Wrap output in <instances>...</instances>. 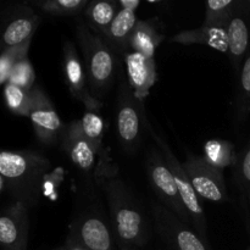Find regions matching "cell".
Masks as SVG:
<instances>
[{
  "mask_svg": "<svg viewBox=\"0 0 250 250\" xmlns=\"http://www.w3.org/2000/svg\"><path fill=\"white\" fill-rule=\"evenodd\" d=\"M125 62L129 87L134 97L141 103H144L156 82L155 59L136 51H129L125 56Z\"/></svg>",
  "mask_w": 250,
  "mask_h": 250,
  "instance_id": "12",
  "label": "cell"
},
{
  "mask_svg": "<svg viewBox=\"0 0 250 250\" xmlns=\"http://www.w3.org/2000/svg\"><path fill=\"white\" fill-rule=\"evenodd\" d=\"M76 37L82 51L88 85L93 97L99 100L114 81L116 59L104 39L93 33L84 22L76 27Z\"/></svg>",
  "mask_w": 250,
  "mask_h": 250,
  "instance_id": "2",
  "label": "cell"
},
{
  "mask_svg": "<svg viewBox=\"0 0 250 250\" xmlns=\"http://www.w3.org/2000/svg\"><path fill=\"white\" fill-rule=\"evenodd\" d=\"M243 5L247 7V10H248V11L250 12V0H248V1H246V2H243Z\"/></svg>",
  "mask_w": 250,
  "mask_h": 250,
  "instance_id": "33",
  "label": "cell"
},
{
  "mask_svg": "<svg viewBox=\"0 0 250 250\" xmlns=\"http://www.w3.org/2000/svg\"><path fill=\"white\" fill-rule=\"evenodd\" d=\"M143 115V103L134 97L128 82H122L117 102L116 129L125 150L133 151L138 146Z\"/></svg>",
  "mask_w": 250,
  "mask_h": 250,
  "instance_id": "9",
  "label": "cell"
},
{
  "mask_svg": "<svg viewBox=\"0 0 250 250\" xmlns=\"http://www.w3.org/2000/svg\"><path fill=\"white\" fill-rule=\"evenodd\" d=\"M28 216L23 203H19L0 216V246L7 250H26Z\"/></svg>",
  "mask_w": 250,
  "mask_h": 250,
  "instance_id": "14",
  "label": "cell"
},
{
  "mask_svg": "<svg viewBox=\"0 0 250 250\" xmlns=\"http://www.w3.org/2000/svg\"><path fill=\"white\" fill-rule=\"evenodd\" d=\"M29 43H31V41L26 42V43L21 44L19 46H15V48L7 49L6 51H4L0 55V85L9 82L12 67H14V65L19 59L27 55Z\"/></svg>",
  "mask_w": 250,
  "mask_h": 250,
  "instance_id": "27",
  "label": "cell"
},
{
  "mask_svg": "<svg viewBox=\"0 0 250 250\" xmlns=\"http://www.w3.org/2000/svg\"><path fill=\"white\" fill-rule=\"evenodd\" d=\"M34 80H36V73H34L33 66L29 62L27 55H24L19 59L14 65L7 83H12V84L19 85V87L31 92L34 88Z\"/></svg>",
  "mask_w": 250,
  "mask_h": 250,
  "instance_id": "26",
  "label": "cell"
},
{
  "mask_svg": "<svg viewBox=\"0 0 250 250\" xmlns=\"http://www.w3.org/2000/svg\"><path fill=\"white\" fill-rule=\"evenodd\" d=\"M65 249H66V248H65Z\"/></svg>",
  "mask_w": 250,
  "mask_h": 250,
  "instance_id": "36",
  "label": "cell"
},
{
  "mask_svg": "<svg viewBox=\"0 0 250 250\" xmlns=\"http://www.w3.org/2000/svg\"><path fill=\"white\" fill-rule=\"evenodd\" d=\"M56 250H66L65 248H60V249H56Z\"/></svg>",
  "mask_w": 250,
  "mask_h": 250,
  "instance_id": "34",
  "label": "cell"
},
{
  "mask_svg": "<svg viewBox=\"0 0 250 250\" xmlns=\"http://www.w3.org/2000/svg\"><path fill=\"white\" fill-rule=\"evenodd\" d=\"M238 2L233 0H210L205 4V16L203 26L226 28L229 20L236 14Z\"/></svg>",
  "mask_w": 250,
  "mask_h": 250,
  "instance_id": "21",
  "label": "cell"
},
{
  "mask_svg": "<svg viewBox=\"0 0 250 250\" xmlns=\"http://www.w3.org/2000/svg\"><path fill=\"white\" fill-rule=\"evenodd\" d=\"M241 90L243 93V98H250V55L246 59L242 67Z\"/></svg>",
  "mask_w": 250,
  "mask_h": 250,
  "instance_id": "29",
  "label": "cell"
},
{
  "mask_svg": "<svg viewBox=\"0 0 250 250\" xmlns=\"http://www.w3.org/2000/svg\"><path fill=\"white\" fill-rule=\"evenodd\" d=\"M63 72H65L66 84L72 97L80 100L87 107L88 111L100 109L102 103L93 97L90 92L87 75L83 70L77 49L72 42H65L63 45Z\"/></svg>",
  "mask_w": 250,
  "mask_h": 250,
  "instance_id": "11",
  "label": "cell"
},
{
  "mask_svg": "<svg viewBox=\"0 0 250 250\" xmlns=\"http://www.w3.org/2000/svg\"><path fill=\"white\" fill-rule=\"evenodd\" d=\"M116 1L109 0H94L88 2L83 15L87 21V26L90 29L99 32L103 36H106L112 21L116 17L120 9Z\"/></svg>",
  "mask_w": 250,
  "mask_h": 250,
  "instance_id": "17",
  "label": "cell"
},
{
  "mask_svg": "<svg viewBox=\"0 0 250 250\" xmlns=\"http://www.w3.org/2000/svg\"><path fill=\"white\" fill-rule=\"evenodd\" d=\"M239 177H241L242 187L246 193V197L248 198L250 203V146L242 158L241 166H239Z\"/></svg>",
  "mask_w": 250,
  "mask_h": 250,
  "instance_id": "28",
  "label": "cell"
},
{
  "mask_svg": "<svg viewBox=\"0 0 250 250\" xmlns=\"http://www.w3.org/2000/svg\"><path fill=\"white\" fill-rule=\"evenodd\" d=\"M171 42L183 45L203 44L221 53H227V33L226 28L220 27L202 26L195 29L182 31L171 38Z\"/></svg>",
  "mask_w": 250,
  "mask_h": 250,
  "instance_id": "15",
  "label": "cell"
},
{
  "mask_svg": "<svg viewBox=\"0 0 250 250\" xmlns=\"http://www.w3.org/2000/svg\"><path fill=\"white\" fill-rule=\"evenodd\" d=\"M137 22L138 19L136 16V11L120 9L105 37L120 50L129 49V38Z\"/></svg>",
  "mask_w": 250,
  "mask_h": 250,
  "instance_id": "20",
  "label": "cell"
},
{
  "mask_svg": "<svg viewBox=\"0 0 250 250\" xmlns=\"http://www.w3.org/2000/svg\"><path fill=\"white\" fill-rule=\"evenodd\" d=\"M50 166V161L39 154L0 151V175L16 185L27 200L39 194Z\"/></svg>",
  "mask_w": 250,
  "mask_h": 250,
  "instance_id": "3",
  "label": "cell"
},
{
  "mask_svg": "<svg viewBox=\"0 0 250 250\" xmlns=\"http://www.w3.org/2000/svg\"><path fill=\"white\" fill-rule=\"evenodd\" d=\"M82 133L98 148L103 146V134H104V122L102 117L94 111H87L81 120H77Z\"/></svg>",
  "mask_w": 250,
  "mask_h": 250,
  "instance_id": "25",
  "label": "cell"
},
{
  "mask_svg": "<svg viewBox=\"0 0 250 250\" xmlns=\"http://www.w3.org/2000/svg\"><path fill=\"white\" fill-rule=\"evenodd\" d=\"M63 151L67 154L73 165L85 173L94 172L103 183L110 177H115L116 168L110 165V159L105 148H98L81 131L78 121H73L65 127L60 139Z\"/></svg>",
  "mask_w": 250,
  "mask_h": 250,
  "instance_id": "4",
  "label": "cell"
},
{
  "mask_svg": "<svg viewBox=\"0 0 250 250\" xmlns=\"http://www.w3.org/2000/svg\"><path fill=\"white\" fill-rule=\"evenodd\" d=\"M248 250H250V249H248Z\"/></svg>",
  "mask_w": 250,
  "mask_h": 250,
  "instance_id": "35",
  "label": "cell"
},
{
  "mask_svg": "<svg viewBox=\"0 0 250 250\" xmlns=\"http://www.w3.org/2000/svg\"><path fill=\"white\" fill-rule=\"evenodd\" d=\"M66 250H85V249H83L82 247H80V246H77V244L70 242V247H68V248Z\"/></svg>",
  "mask_w": 250,
  "mask_h": 250,
  "instance_id": "31",
  "label": "cell"
},
{
  "mask_svg": "<svg viewBox=\"0 0 250 250\" xmlns=\"http://www.w3.org/2000/svg\"><path fill=\"white\" fill-rule=\"evenodd\" d=\"M2 187H4V177L0 175V192L2 190Z\"/></svg>",
  "mask_w": 250,
  "mask_h": 250,
  "instance_id": "32",
  "label": "cell"
},
{
  "mask_svg": "<svg viewBox=\"0 0 250 250\" xmlns=\"http://www.w3.org/2000/svg\"><path fill=\"white\" fill-rule=\"evenodd\" d=\"M70 242L85 250H111V233L98 215H87L72 227Z\"/></svg>",
  "mask_w": 250,
  "mask_h": 250,
  "instance_id": "13",
  "label": "cell"
},
{
  "mask_svg": "<svg viewBox=\"0 0 250 250\" xmlns=\"http://www.w3.org/2000/svg\"><path fill=\"white\" fill-rule=\"evenodd\" d=\"M165 37L158 31L153 21L138 20L129 38V49L148 58H155V51Z\"/></svg>",
  "mask_w": 250,
  "mask_h": 250,
  "instance_id": "16",
  "label": "cell"
},
{
  "mask_svg": "<svg viewBox=\"0 0 250 250\" xmlns=\"http://www.w3.org/2000/svg\"><path fill=\"white\" fill-rule=\"evenodd\" d=\"M31 97L32 104L28 117L37 137L44 144L56 143L61 139L65 126L55 106L42 88L34 87L31 90Z\"/></svg>",
  "mask_w": 250,
  "mask_h": 250,
  "instance_id": "10",
  "label": "cell"
},
{
  "mask_svg": "<svg viewBox=\"0 0 250 250\" xmlns=\"http://www.w3.org/2000/svg\"><path fill=\"white\" fill-rule=\"evenodd\" d=\"M146 172L154 192L160 199L161 204L176 215L185 224L192 226L189 215L181 198L175 178L168 168L167 163L163 154L156 150H151L146 159Z\"/></svg>",
  "mask_w": 250,
  "mask_h": 250,
  "instance_id": "6",
  "label": "cell"
},
{
  "mask_svg": "<svg viewBox=\"0 0 250 250\" xmlns=\"http://www.w3.org/2000/svg\"><path fill=\"white\" fill-rule=\"evenodd\" d=\"M103 188L120 241L125 246H143L148 239V227L128 188L116 177L107 178Z\"/></svg>",
  "mask_w": 250,
  "mask_h": 250,
  "instance_id": "1",
  "label": "cell"
},
{
  "mask_svg": "<svg viewBox=\"0 0 250 250\" xmlns=\"http://www.w3.org/2000/svg\"><path fill=\"white\" fill-rule=\"evenodd\" d=\"M4 95L7 106L12 112L28 117L32 104V97L29 90L23 89L12 83H6L4 88Z\"/></svg>",
  "mask_w": 250,
  "mask_h": 250,
  "instance_id": "23",
  "label": "cell"
},
{
  "mask_svg": "<svg viewBox=\"0 0 250 250\" xmlns=\"http://www.w3.org/2000/svg\"><path fill=\"white\" fill-rule=\"evenodd\" d=\"M159 234L172 250H211L209 244L160 203H151Z\"/></svg>",
  "mask_w": 250,
  "mask_h": 250,
  "instance_id": "7",
  "label": "cell"
},
{
  "mask_svg": "<svg viewBox=\"0 0 250 250\" xmlns=\"http://www.w3.org/2000/svg\"><path fill=\"white\" fill-rule=\"evenodd\" d=\"M143 121L144 125H146V129L149 131L150 136L153 137V139L156 142L159 148H160L161 154H163L164 159H165V161L167 163L168 168H170L171 173H172L173 178H175L178 192H180L181 198H182L183 200V204H185L188 215H189L192 227L208 243V224L207 217H205L204 208H203L202 203H200L199 195H198L197 192L194 190L189 178H188L187 173H186L183 164H181L180 161H178V159L176 158V155L172 153L167 142H166L158 132H155L154 127L151 126V125L149 124L148 120L146 119V115H144Z\"/></svg>",
  "mask_w": 250,
  "mask_h": 250,
  "instance_id": "5",
  "label": "cell"
},
{
  "mask_svg": "<svg viewBox=\"0 0 250 250\" xmlns=\"http://www.w3.org/2000/svg\"><path fill=\"white\" fill-rule=\"evenodd\" d=\"M183 167L199 198L214 203L229 200L224 170L210 164L204 156L192 154L188 155Z\"/></svg>",
  "mask_w": 250,
  "mask_h": 250,
  "instance_id": "8",
  "label": "cell"
},
{
  "mask_svg": "<svg viewBox=\"0 0 250 250\" xmlns=\"http://www.w3.org/2000/svg\"><path fill=\"white\" fill-rule=\"evenodd\" d=\"M41 23V16L32 14L29 16H21L9 23L2 33V42L7 48H15L31 41L32 36Z\"/></svg>",
  "mask_w": 250,
  "mask_h": 250,
  "instance_id": "19",
  "label": "cell"
},
{
  "mask_svg": "<svg viewBox=\"0 0 250 250\" xmlns=\"http://www.w3.org/2000/svg\"><path fill=\"white\" fill-rule=\"evenodd\" d=\"M117 4H119L120 9H128L132 11H136L141 1L139 0H120V1H117Z\"/></svg>",
  "mask_w": 250,
  "mask_h": 250,
  "instance_id": "30",
  "label": "cell"
},
{
  "mask_svg": "<svg viewBox=\"0 0 250 250\" xmlns=\"http://www.w3.org/2000/svg\"><path fill=\"white\" fill-rule=\"evenodd\" d=\"M43 12L53 16H76L84 11L87 0H44L37 2Z\"/></svg>",
  "mask_w": 250,
  "mask_h": 250,
  "instance_id": "24",
  "label": "cell"
},
{
  "mask_svg": "<svg viewBox=\"0 0 250 250\" xmlns=\"http://www.w3.org/2000/svg\"><path fill=\"white\" fill-rule=\"evenodd\" d=\"M227 54L236 67L241 63L249 44V31L246 21L241 16L234 15L226 27Z\"/></svg>",
  "mask_w": 250,
  "mask_h": 250,
  "instance_id": "18",
  "label": "cell"
},
{
  "mask_svg": "<svg viewBox=\"0 0 250 250\" xmlns=\"http://www.w3.org/2000/svg\"><path fill=\"white\" fill-rule=\"evenodd\" d=\"M204 158L216 167L224 170L234 164L233 146L225 141H209L204 146Z\"/></svg>",
  "mask_w": 250,
  "mask_h": 250,
  "instance_id": "22",
  "label": "cell"
}]
</instances>
